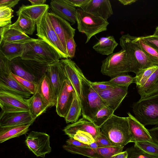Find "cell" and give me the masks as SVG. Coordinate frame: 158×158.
<instances>
[{"label": "cell", "mask_w": 158, "mask_h": 158, "mask_svg": "<svg viewBox=\"0 0 158 158\" xmlns=\"http://www.w3.org/2000/svg\"><path fill=\"white\" fill-rule=\"evenodd\" d=\"M101 133L113 146L124 147L131 142L128 117H120L113 114L100 127Z\"/></svg>", "instance_id": "cell-1"}, {"label": "cell", "mask_w": 158, "mask_h": 158, "mask_svg": "<svg viewBox=\"0 0 158 158\" xmlns=\"http://www.w3.org/2000/svg\"><path fill=\"white\" fill-rule=\"evenodd\" d=\"M120 45L126 51L131 65L132 72L136 75L154 65L144 53L138 43L137 37L129 34L122 35L119 39Z\"/></svg>", "instance_id": "cell-2"}, {"label": "cell", "mask_w": 158, "mask_h": 158, "mask_svg": "<svg viewBox=\"0 0 158 158\" xmlns=\"http://www.w3.org/2000/svg\"><path fill=\"white\" fill-rule=\"evenodd\" d=\"M81 97L80 100L83 118L88 120L98 112L107 106L98 93L91 86V81L87 79L82 71L80 73Z\"/></svg>", "instance_id": "cell-3"}, {"label": "cell", "mask_w": 158, "mask_h": 158, "mask_svg": "<svg viewBox=\"0 0 158 158\" xmlns=\"http://www.w3.org/2000/svg\"><path fill=\"white\" fill-rule=\"evenodd\" d=\"M21 59L35 61L48 65L56 62L60 58L59 53L44 41L36 39L25 44Z\"/></svg>", "instance_id": "cell-4"}, {"label": "cell", "mask_w": 158, "mask_h": 158, "mask_svg": "<svg viewBox=\"0 0 158 158\" xmlns=\"http://www.w3.org/2000/svg\"><path fill=\"white\" fill-rule=\"evenodd\" d=\"M76 19L78 31L86 36L85 44L93 36L106 31L109 24L107 20L79 8L76 9Z\"/></svg>", "instance_id": "cell-5"}, {"label": "cell", "mask_w": 158, "mask_h": 158, "mask_svg": "<svg viewBox=\"0 0 158 158\" xmlns=\"http://www.w3.org/2000/svg\"><path fill=\"white\" fill-rule=\"evenodd\" d=\"M132 107L134 117L144 126H158V94L140 98Z\"/></svg>", "instance_id": "cell-6"}, {"label": "cell", "mask_w": 158, "mask_h": 158, "mask_svg": "<svg viewBox=\"0 0 158 158\" xmlns=\"http://www.w3.org/2000/svg\"><path fill=\"white\" fill-rule=\"evenodd\" d=\"M11 61L0 52V90L28 99L33 94L11 76Z\"/></svg>", "instance_id": "cell-7"}, {"label": "cell", "mask_w": 158, "mask_h": 158, "mask_svg": "<svg viewBox=\"0 0 158 158\" xmlns=\"http://www.w3.org/2000/svg\"><path fill=\"white\" fill-rule=\"evenodd\" d=\"M102 62L101 73L111 78L132 72L126 51L123 49L109 55Z\"/></svg>", "instance_id": "cell-8"}, {"label": "cell", "mask_w": 158, "mask_h": 158, "mask_svg": "<svg viewBox=\"0 0 158 158\" xmlns=\"http://www.w3.org/2000/svg\"><path fill=\"white\" fill-rule=\"evenodd\" d=\"M48 13L47 10L36 22V35L54 48L60 58L68 59V55L51 24Z\"/></svg>", "instance_id": "cell-9"}, {"label": "cell", "mask_w": 158, "mask_h": 158, "mask_svg": "<svg viewBox=\"0 0 158 158\" xmlns=\"http://www.w3.org/2000/svg\"><path fill=\"white\" fill-rule=\"evenodd\" d=\"M50 138L46 133L32 131L27 137L25 142L29 150L37 156L44 158L46 154L51 151Z\"/></svg>", "instance_id": "cell-10"}, {"label": "cell", "mask_w": 158, "mask_h": 158, "mask_svg": "<svg viewBox=\"0 0 158 158\" xmlns=\"http://www.w3.org/2000/svg\"><path fill=\"white\" fill-rule=\"evenodd\" d=\"M76 94L70 82L66 78L57 97L56 111L58 115L65 117Z\"/></svg>", "instance_id": "cell-11"}, {"label": "cell", "mask_w": 158, "mask_h": 158, "mask_svg": "<svg viewBox=\"0 0 158 158\" xmlns=\"http://www.w3.org/2000/svg\"><path fill=\"white\" fill-rule=\"evenodd\" d=\"M37 117L30 111L6 112L0 116V127L31 125Z\"/></svg>", "instance_id": "cell-12"}, {"label": "cell", "mask_w": 158, "mask_h": 158, "mask_svg": "<svg viewBox=\"0 0 158 158\" xmlns=\"http://www.w3.org/2000/svg\"><path fill=\"white\" fill-rule=\"evenodd\" d=\"M48 15L51 24L67 53L66 42L69 38L74 37L76 29L68 21L52 12H48Z\"/></svg>", "instance_id": "cell-13"}, {"label": "cell", "mask_w": 158, "mask_h": 158, "mask_svg": "<svg viewBox=\"0 0 158 158\" xmlns=\"http://www.w3.org/2000/svg\"><path fill=\"white\" fill-rule=\"evenodd\" d=\"M0 106L6 112L30 111L27 99L0 90Z\"/></svg>", "instance_id": "cell-14"}, {"label": "cell", "mask_w": 158, "mask_h": 158, "mask_svg": "<svg viewBox=\"0 0 158 158\" xmlns=\"http://www.w3.org/2000/svg\"><path fill=\"white\" fill-rule=\"evenodd\" d=\"M67 78L70 82L80 101L81 97V84L80 77L82 71L76 63L71 59L60 60Z\"/></svg>", "instance_id": "cell-15"}, {"label": "cell", "mask_w": 158, "mask_h": 158, "mask_svg": "<svg viewBox=\"0 0 158 158\" xmlns=\"http://www.w3.org/2000/svg\"><path fill=\"white\" fill-rule=\"evenodd\" d=\"M128 87H113L106 90L97 93L107 106L115 111L127 94Z\"/></svg>", "instance_id": "cell-16"}, {"label": "cell", "mask_w": 158, "mask_h": 158, "mask_svg": "<svg viewBox=\"0 0 158 158\" xmlns=\"http://www.w3.org/2000/svg\"><path fill=\"white\" fill-rule=\"evenodd\" d=\"M80 8L107 20L113 14L112 6L109 0H88Z\"/></svg>", "instance_id": "cell-17"}, {"label": "cell", "mask_w": 158, "mask_h": 158, "mask_svg": "<svg viewBox=\"0 0 158 158\" xmlns=\"http://www.w3.org/2000/svg\"><path fill=\"white\" fill-rule=\"evenodd\" d=\"M63 131L69 138L77 132L83 131L89 133L95 139L101 133L100 127L83 118H81L76 122L67 125Z\"/></svg>", "instance_id": "cell-18"}, {"label": "cell", "mask_w": 158, "mask_h": 158, "mask_svg": "<svg viewBox=\"0 0 158 158\" xmlns=\"http://www.w3.org/2000/svg\"><path fill=\"white\" fill-rule=\"evenodd\" d=\"M50 7L52 12L64 19L72 25L76 22V9L64 0H52Z\"/></svg>", "instance_id": "cell-19"}, {"label": "cell", "mask_w": 158, "mask_h": 158, "mask_svg": "<svg viewBox=\"0 0 158 158\" xmlns=\"http://www.w3.org/2000/svg\"><path fill=\"white\" fill-rule=\"evenodd\" d=\"M46 74L57 97L63 82L67 78L60 60L48 65Z\"/></svg>", "instance_id": "cell-20"}, {"label": "cell", "mask_w": 158, "mask_h": 158, "mask_svg": "<svg viewBox=\"0 0 158 158\" xmlns=\"http://www.w3.org/2000/svg\"><path fill=\"white\" fill-rule=\"evenodd\" d=\"M37 91L48 105L49 107L56 106L57 96L53 86L46 73L37 83Z\"/></svg>", "instance_id": "cell-21"}, {"label": "cell", "mask_w": 158, "mask_h": 158, "mask_svg": "<svg viewBox=\"0 0 158 158\" xmlns=\"http://www.w3.org/2000/svg\"><path fill=\"white\" fill-rule=\"evenodd\" d=\"M127 114L129 127L132 136L131 142L151 140L152 137L148 130L129 112Z\"/></svg>", "instance_id": "cell-22"}, {"label": "cell", "mask_w": 158, "mask_h": 158, "mask_svg": "<svg viewBox=\"0 0 158 158\" xmlns=\"http://www.w3.org/2000/svg\"><path fill=\"white\" fill-rule=\"evenodd\" d=\"M0 43L6 42L26 44L36 40L18 30L10 28L9 25L0 27Z\"/></svg>", "instance_id": "cell-23"}, {"label": "cell", "mask_w": 158, "mask_h": 158, "mask_svg": "<svg viewBox=\"0 0 158 158\" xmlns=\"http://www.w3.org/2000/svg\"><path fill=\"white\" fill-rule=\"evenodd\" d=\"M25 44L2 42L0 43V52L8 60L21 57L24 51Z\"/></svg>", "instance_id": "cell-24"}, {"label": "cell", "mask_w": 158, "mask_h": 158, "mask_svg": "<svg viewBox=\"0 0 158 158\" xmlns=\"http://www.w3.org/2000/svg\"><path fill=\"white\" fill-rule=\"evenodd\" d=\"M49 8L48 5L44 4L38 5L25 6L22 5L17 15L21 14L36 22L47 10Z\"/></svg>", "instance_id": "cell-25"}, {"label": "cell", "mask_w": 158, "mask_h": 158, "mask_svg": "<svg viewBox=\"0 0 158 158\" xmlns=\"http://www.w3.org/2000/svg\"><path fill=\"white\" fill-rule=\"evenodd\" d=\"M138 93L143 98L158 94V68L142 86H136Z\"/></svg>", "instance_id": "cell-26"}, {"label": "cell", "mask_w": 158, "mask_h": 158, "mask_svg": "<svg viewBox=\"0 0 158 158\" xmlns=\"http://www.w3.org/2000/svg\"><path fill=\"white\" fill-rule=\"evenodd\" d=\"M118 45L114 36L110 35L100 38L93 46V48L97 52L108 56L113 53Z\"/></svg>", "instance_id": "cell-27"}, {"label": "cell", "mask_w": 158, "mask_h": 158, "mask_svg": "<svg viewBox=\"0 0 158 158\" xmlns=\"http://www.w3.org/2000/svg\"><path fill=\"white\" fill-rule=\"evenodd\" d=\"M30 111L36 117L44 113L49 107L48 103L37 92L27 99Z\"/></svg>", "instance_id": "cell-28"}, {"label": "cell", "mask_w": 158, "mask_h": 158, "mask_svg": "<svg viewBox=\"0 0 158 158\" xmlns=\"http://www.w3.org/2000/svg\"><path fill=\"white\" fill-rule=\"evenodd\" d=\"M17 15L18 16L17 21L12 24L9 25V27L26 35H32L35 29L36 23L22 14Z\"/></svg>", "instance_id": "cell-29"}, {"label": "cell", "mask_w": 158, "mask_h": 158, "mask_svg": "<svg viewBox=\"0 0 158 158\" xmlns=\"http://www.w3.org/2000/svg\"><path fill=\"white\" fill-rule=\"evenodd\" d=\"M31 125L0 127V143L25 134L28 131Z\"/></svg>", "instance_id": "cell-30"}, {"label": "cell", "mask_w": 158, "mask_h": 158, "mask_svg": "<svg viewBox=\"0 0 158 158\" xmlns=\"http://www.w3.org/2000/svg\"><path fill=\"white\" fill-rule=\"evenodd\" d=\"M11 68L12 73L21 78L29 81L37 83V79L30 73L21 61V57H18L11 61Z\"/></svg>", "instance_id": "cell-31"}, {"label": "cell", "mask_w": 158, "mask_h": 158, "mask_svg": "<svg viewBox=\"0 0 158 158\" xmlns=\"http://www.w3.org/2000/svg\"><path fill=\"white\" fill-rule=\"evenodd\" d=\"M21 60L28 72L34 76L38 81L40 78L46 73L48 65L35 61L23 60Z\"/></svg>", "instance_id": "cell-32"}, {"label": "cell", "mask_w": 158, "mask_h": 158, "mask_svg": "<svg viewBox=\"0 0 158 158\" xmlns=\"http://www.w3.org/2000/svg\"><path fill=\"white\" fill-rule=\"evenodd\" d=\"M63 148L71 153L81 155L91 158H106L99 155L96 149L84 147H77L64 145Z\"/></svg>", "instance_id": "cell-33"}, {"label": "cell", "mask_w": 158, "mask_h": 158, "mask_svg": "<svg viewBox=\"0 0 158 158\" xmlns=\"http://www.w3.org/2000/svg\"><path fill=\"white\" fill-rule=\"evenodd\" d=\"M81 114L80 100L77 94L75 96L69 111L64 118L67 123L76 122Z\"/></svg>", "instance_id": "cell-34"}, {"label": "cell", "mask_w": 158, "mask_h": 158, "mask_svg": "<svg viewBox=\"0 0 158 158\" xmlns=\"http://www.w3.org/2000/svg\"><path fill=\"white\" fill-rule=\"evenodd\" d=\"M114 111L108 106L99 110L96 115L88 120L92 122L96 126L100 127L113 114Z\"/></svg>", "instance_id": "cell-35"}, {"label": "cell", "mask_w": 158, "mask_h": 158, "mask_svg": "<svg viewBox=\"0 0 158 158\" xmlns=\"http://www.w3.org/2000/svg\"><path fill=\"white\" fill-rule=\"evenodd\" d=\"M134 77L126 74H122L112 77L108 81H101L102 83L113 86H129L133 83Z\"/></svg>", "instance_id": "cell-36"}, {"label": "cell", "mask_w": 158, "mask_h": 158, "mask_svg": "<svg viewBox=\"0 0 158 158\" xmlns=\"http://www.w3.org/2000/svg\"><path fill=\"white\" fill-rule=\"evenodd\" d=\"M137 40L150 60L154 65H158V51L148 44L141 37H137Z\"/></svg>", "instance_id": "cell-37"}, {"label": "cell", "mask_w": 158, "mask_h": 158, "mask_svg": "<svg viewBox=\"0 0 158 158\" xmlns=\"http://www.w3.org/2000/svg\"><path fill=\"white\" fill-rule=\"evenodd\" d=\"M158 68V65H155L139 73L134 77L133 83L136 86H143Z\"/></svg>", "instance_id": "cell-38"}, {"label": "cell", "mask_w": 158, "mask_h": 158, "mask_svg": "<svg viewBox=\"0 0 158 158\" xmlns=\"http://www.w3.org/2000/svg\"><path fill=\"white\" fill-rule=\"evenodd\" d=\"M134 145L145 153L153 156H158V144L152 141L137 142Z\"/></svg>", "instance_id": "cell-39"}, {"label": "cell", "mask_w": 158, "mask_h": 158, "mask_svg": "<svg viewBox=\"0 0 158 158\" xmlns=\"http://www.w3.org/2000/svg\"><path fill=\"white\" fill-rule=\"evenodd\" d=\"M13 11L12 8L7 6H0V27L11 25Z\"/></svg>", "instance_id": "cell-40"}, {"label": "cell", "mask_w": 158, "mask_h": 158, "mask_svg": "<svg viewBox=\"0 0 158 158\" xmlns=\"http://www.w3.org/2000/svg\"><path fill=\"white\" fill-rule=\"evenodd\" d=\"M126 151L128 153L127 158H158V156L148 154L134 145Z\"/></svg>", "instance_id": "cell-41"}, {"label": "cell", "mask_w": 158, "mask_h": 158, "mask_svg": "<svg viewBox=\"0 0 158 158\" xmlns=\"http://www.w3.org/2000/svg\"><path fill=\"white\" fill-rule=\"evenodd\" d=\"M123 147L114 146L100 147L96 149L97 152L106 158H111L113 155L122 152Z\"/></svg>", "instance_id": "cell-42"}, {"label": "cell", "mask_w": 158, "mask_h": 158, "mask_svg": "<svg viewBox=\"0 0 158 158\" xmlns=\"http://www.w3.org/2000/svg\"><path fill=\"white\" fill-rule=\"evenodd\" d=\"M11 75L22 87L30 92L32 94L37 91V84L29 81L15 75L12 72Z\"/></svg>", "instance_id": "cell-43"}, {"label": "cell", "mask_w": 158, "mask_h": 158, "mask_svg": "<svg viewBox=\"0 0 158 158\" xmlns=\"http://www.w3.org/2000/svg\"><path fill=\"white\" fill-rule=\"evenodd\" d=\"M70 138H73L81 143L87 144L95 141L94 139L90 134L83 131L77 132Z\"/></svg>", "instance_id": "cell-44"}, {"label": "cell", "mask_w": 158, "mask_h": 158, "mask_svg": "<svg viewBox=\"0 0 158 158\" xmlns=\"http://www.w3.org/2000/svg\"><path fill=\"white\" fill-rule=\"evenodd\" d=\"M77 46L74 41V37L69 38L66 42V47L69 58H73L74 57Z\"/></svg>", "instance_id": "cell-45"}, {"label": "cell", "mask_w": 158, "mask_h": 158, "mask_svg": "<svg viewBox=\"0 0 158 158\" xmlns=\"http://www.w3.org/2000/svg\"><path fill=\"white\" fill-rule=\"evenodd\" d=\"M99 148L113 146L106 137L102 133L94 139Z\"/></svg>", "instance_id": "cell-46"}, {"label": "cell", "mask_w": 158, "mask_h": 158, "mask_svg": "<svg viewBox=\"0 0 158 158\" xmlns=\"http://www.w3.org/2000/svg\"><path fill=\"white\" fill-rule=\"evenodd\" d=\"M141 37L149 45L158 51V37L152 35Z\"/></svg>", "instance_id": "cell-47"}, {"label": "cell", "mask_w": 158, "mask_h": 158, "mask_svg": "<svg viewBox=\"0 0 158 158\" xmlns=\"http://www.w3.org/2000/svg\"><path fill=\"white\" fill-rule=\"evenodd\" d=\"M90 84L92 88L97 92L104 91L113 87H115L103 84L101 82L91 81Z\"/></svg>", "instance_id": "cell-48"}, {"label": "cell", "mask_w": 158, "mask_h": 158, "mask_svg": "<svg viewBox=\"0 0 158 158\" xmlns=\"http://www.w3.org/2000/svg\"><path fill=\"white\" fill-rule=\"evenodd\" d=\"M66 144L68 145L77 146L89 147V145L81 143L75 139L73 138H70L66 141Z\"/></svg>", "instance_id": "cell-49"}, {"label": "cell", "mask_w": 158, "mask_h": 158, "mask_svg": "<svg viewBox=\"0 0 158 158\" xmlns=\"http://www.w3.org/2000/svg\"><path fill=\"white\" fill-rule=\"evenodd\" d=\"M19 0H1L0 6H5L12 8L17 4Z\"/></svg>", "instance_id": "cell-50"}, {"label": "cell", "mask_w": 158, "mask_h": 158, "mask_svg": "<svg viewBox=\"0 0 158 158\" xmlns=\"http://www.w3.org/2000/svg\"><path fill=\"white\" fill-rule=\"evenodd\" d=\"M68 4L74 7L80 8L88 0H64Z\"/></svg>", "instance_id": "cell-51"}, {"label": "cell", "mask_w": 158, "mask_h": 158, "mask_svg": "<svg viewBox=\"0 0 158 158\" xmlns=\"http://www.w3.org/2000/svg\"><path fill=\"white\" fill-rule=\"evenodd\" d=\"M152 140L158 144V126L148 130Z\"/></svg>", "instance_id": "cell-52"}, {"label": "cell", "mask_w": 158, "mask_h": 158, "mask_svg": "<svg viewBox=\"0 0 158 158\" xmlns=\"http://www.w3.org/2000/svg\"><path fill=\"white\" fill-rule=\"evenodd\" d=\"M127 152L125 150L113 156L111 158H127Z\"/></svg>", "instance_id": "cell-53"}, {"label": "cell", "mask_w": 158, "mask_h": 158, "mask_svg": "<svg viewBox=\"0 0 158 158\" xmlns=\"http://www.w3.org/2000/svg\"><path fill=\"white\" fill-rule=\"evenodd\" d=\"M31 3V5H38L45 4L46 0H28Z\"/></svg>", "instance_id": "cell-54"}, {"label": "cell", "mask_w": 158, "mask_h": 158, "mask_svg": "<svg viewBox=\"0 0 158 158\" xmlns=\"http://www.w3.org/2000/svg\"><path fill=\"white\" fill-rule=\"evenodd\" d=\"M118 1L123 5H131L137 1L135 0H118Z\"/></svg>", "instance_id": "cell-55"}, {"label": "cell", "mask_w": 158, "mask_h": 158, "mask_svg": "<svg viewBox=\"0 0 158 158\" xmlns=\"http://www.w3.org/2000/svg\"><path fill=\"white\" fill-rule=\"evenodd\" d=\"M89 145V147L92 148L96 149L99 148L98 144L95 141L94 142H93Z\"/></svg>", "instance_id": "cell-56"}, {"label": "cell", "mask_w": 158, "mask_h": 158, "mask_svg": "<svg viewBox=\"0 0 158 158\" xmlns=\"http://www.w3.org/2000/svg\"><path fill=\"white\" fill-rule=\"evenodd\" d=\"M152 35L154 36L158 37V26L156 27L155 31Z\"/></svg>", "instance_id": "cell-57"}]
</instances>
